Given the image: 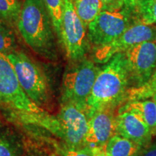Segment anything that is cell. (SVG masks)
Here are the masks:
<instances>
[{"mask_svg":"<svg viewBox=\"0 0 156 156\" xmlns=\"http://www.w3.org/2000/svg\"><path fill=\"white\" fill-rule=\"evenodd\" d=\"M16 28L25 44L37 55L50 62L57 61L60 45L42 0L23 2Z\"/></svg>","mask_w":156,"mask_h":156,"instance_id":"cell-1","label":"cell"},{"mask_svg":"<svg viewBox=\"0 0 156 156\" xmlns=\"http://www.w3.org/2000/svg\"><path fill=\"white\" fill-rule=\"evenodd\" d=\"M130 83L124 53L116 54L101 68L95 79L85 107L89 119L97 112L115 109L125 101Z\"/></svg>","mask_w":156,"mask_h":156,"instance_id":"cell-2","label":"cell"},{"mask_svg":"<svg viewBox=\"0 0 156 156\" xmlns=\"http://www.w3.org/2000/svg\"><path fill=\"white\" fill-rule=\"evenodd\" d=\"M0 107L9 116L24 121L34 116L47 115L25 94L15 69L7 55L0 53Z\"/></svg>","mask_w":156,"mask_h":156,"instance_id":"cell-3","label":"cell"},{"mask_svg":"<svg viewBox=\"0 0 156 156\" xmlns=\"http://www.w3.org/2000/svg\"><path fill=\"white\" fill-rule=\"evenodd\" d=\"M7 56L25 94L40 108L45 111L49 108L50 87L42 68L22 51L17 50Z\"/></svg>","mask_w":156,"mask_h":156,"instance_id":"cell-4","label":"cell"},{"mask_svg":"<svg viewBox=\"0 0 156 156\" xmlns=\"http://www.w3.org/2000/svg\"><path fill=\"white\" fill-rule=\"evenodd\" d=\"M101 69L87 57L69 62L62 79V103H71L85 108Z\"/></svg>","mask_w":156,"mask_h":156,"instance_id":"cell-5","label":"cell"},{"mask_svg":"<svg viewBox=\"0 0 156 156\" xmlns=\"http://www.w3.org/2000/svg\"><path fill=\"white\" fill-rule=\"evenodd\" d=\"M135 22L133 9L124 6L116 10H103L87 26V38L93 48L110 44Z\"/></svg>","mask_w":156,"mask_h":156,"instance_id":"cell-6","label":"cell"},{"mask_svg":"<svg viewBox=\"0 0 156 156\" xmlns=\"http://www.w3.org/2000/svg\"><path fill=\"white\" fill-rule=\"evenodd\" d=\"M62 47L69 62L85 58L90 48L87 28L76 13L72 0H64L62 20Z\"/></svg>","mask_w":156,"mask_h":156,"instance_id":"cell-7","label":"cell"},{"mask_svg":"<svg viewBox=\"0 0 156 156\" xmlns=\"http://www.w3.org/2000/svg\"><path fill=\"white\" fill-rule=\"evenodd\" d=\"M89 116L85 108L71 103H62L55 118L54 132L70 147L85 146Z\"/></svg>","mask_w":156,"mask_h":156,"instance_id":"cell-8","label":"cell"},{"mask_svg":"<svg viewBox=\"0 0 156 156\" xmlns=\"http://www.w3.org/2000/svg\"><path fill=\"white\" fill-rule=\"evenodd\" d=\"M153 41H156L155 25L135 21L114 41L93 48V60L98 64H106L116 54L124 53L140 43Z\"/></svg>","mask_w":156,"mask_h":156,"instance_id":"cell-9","label":"cell"},{"mask_svg":"<svg viewBox=\"0 0 156 156\" xmlns=\"http://www.w3.org/2000/svg\"><path fill=\"white\" fill-rule=\"evenodd\" d=\"M133 87L147 83L156 68V41L140 43L124 52Z\"/></svg>","mask_w":156,"mask_h":156,"instance_id":"cell-10","label":"cell"},{"mask_svg":"<svg viewBox=\"0 0 156 156\" xmlns=\"http://www.w3.org/2000/svg\"><path fill=\"white\" fill-rule=\"evenodd\" d=\"M116 134L132 140L142 147L150 144L151 129L136 112L120 110L116 116Z\"/></svg>","mask_w":156,"mask_h":156,"instance_id":"cell-11","label":"cell"},{"mask_svg":"<svg viewBox=\"0 0 156 156\" xmlns=\"http://www.w3.org/2000/svg\"><path fill=\"white\" fill-rule=\"evenodd\" d=\"M116 134V116L114 109H104L95 113L89 119L88 129L85 145L91 147L105 146Z\"/></svg>","mask_w":156,"mask_h":156,"instance_id":"cell-12","label":"cell"},{"mask_svg":"<svg viewBox=\"0 0 156 156\" xmlns=\"http://www.w3.org/2000/svg\"><path fill=\"white\" fill-rule=\"evenodd\" d=\"M105 148L109 156H136L142 147L136 142L116 134L108 140Z\"/></svg>","mask_w":156,"mask_h":156,"instance_id":"cell-13","label":"cell"},{"mask_svg":"<svg viewBox=\"0 0 156 156\" xmlns=\"http://www.w3.org/2000/svg\"><path fill=\"white\" fill-rule=\"evenodd\" d=\"M0 156H24L21 140L9 127L1 124Z\"/></svg>","mask_w":156,"mask_h":156,"instance_id":"cell-14","label":"cell"},{"mask_svg":"<svg viewBox=\"0 0 156 156\" xmlns=\"http://www.w3.org/2000/svg\"><path fill=\"white\" fill-rule=\"evenodd\" d=\"M120 110H129L136 112L143 119L152 130L156 124V101L152 100H140L126 102Z\"/></svg>","mask_w":156,"mask_h":156,"instance_id":"cell-15","label":"cell"},{"mask_svg":"<svg viewBox=\"0 0 156 156\" xmlns=\"http://www.w3.org/2000/svg\"><path fill=\"white\" fill-rule=\"evenodd\" d=\"M72 2L76 13L87 28L104 9L101 0H72Z\"/></svg>","mask_w":156,"mask_h":156,"instance_id":"cell-16","label":"cell"},{"mask_svg":"<svg viewBox=\"0 0 156 156\" xmlns=\"http://www.w3.org/2000/svg\"><path fill=\"white\" fill-rule=\"evenodd\" d=\"M22 6L20 0H0V20L16 28Z\"/></svg>","mask_w":156,"mask_h":156,"instance_id":"cell-17","label":"cell"},{"mask_svg":"<svg viewBox=\"0 0 156 156\" xmlns=\"http://www.w3.org/2000/svg\"><path fill=\"white\" fill-rule=\"evenodd\" d=\"M133 12L135 21L156 25V0H137Z\"/></svg>","mask_w":156,"mask_h":156,"instance_id":"cell-18","label":"cell"},{"mask_svg":"<svg viewBox=\"0 0 156 156\" xmlns=\"http://www.w3.org/2000/svg\"><path fill=\"white\" fill-rule=\"evenodd\" d=\"M156 94V69L147 83L140 87H132L128 90L126 101H133L153 98Z\"/></svg>","mask_w":156,"mask_h":156,"instance_id":"cell-19","label":"cell"},{"mask_svg":"<svg viewBox=\"0 0 156 156\" xmlns=\"http://www.w3.org/2000/svg\"><path fill=\"white\" fill-rule=\"evenodd\" d=\"M48 12L58 43L62 47V20L63 16L64 0H42Z\"/></svg>","mask_w":156,"mask_h":156,"instance_id":"cell-20","label":"cell"},{"mask_svg":"<svg viewBox=\"0 0 156 156\" xmlns=\"http://www.w3.org/2000/svg\"><path fill=\"white\" fill-rule=\"evenodd\" d=\"M17 41L15 28L0 20V53L8 55L17 51Z\"/></svg>","mask_w":156,"mask_h":156,"instance_id":"cell-21","label":"cell"},{"mask_svg":"<svg viewBox=\"0 0 156 156\" xmlns=\"http://www.w3.org/2000/svg\"><path fill=\"white\" fill-rule=\"evenodd\" d=\"M61 156H93V147L85 145L80 147H65L61 151Z\"/></svg>","mask_w":156,"mask_h":156,"instance_id":"cell-22","label":"cell"},{"mask_svg":"<svg viewBox=\"0 0 156 156\" xmlns=\"http://www.w3.org/2000/svg\"><path fill=\"white\" fill-rule=\"evenodd\" d=\"M103 4V10H116L124 6L123 0H101Z\"/></svg>","mask_w":156,"mask_h":156,"instance_id":"cell-23","label":"cell"},{"mask_svg":"<svg viewBox=\"0 0 156 156\" xmlns=\"http://www.w3.org/2000/svg\"><path fill=\"white\" fill-rule=\"evenodd\" d=\"M137 156H156V142L142 147Z\"/></svg>","mask_w":156,"mask_h":156,"instance_id":"cell-24","label":"cell"},{"mask_svg":"<svg viewBox=\"0 0 156 156\" xmlns=\"http://www.w3.org/2000/svg\"><path fill=\"white\" fill-rule=\"evenodd\" d=\"M93 156H109L106 151L105 146L93 147Z\"/></svg>","mask_w":156,"mask_h":156,"instance_id":"cell-25","label":"cell"},{"mask_svg":"<svg viewBox=\"0 0 156 156\" xmlns=\"http://www.w3.org/2000/svg\"><path fill=\"white\" fill-rule=\"evenodd\" d=\"M123 2H124V6L129 7V8L133 9L134 7H135L137 0H123Z\"/></svg>","mask_w":156,"mask_h":156,"instance_id":"cell-26","label":"cell"},{"mask_svg":"<svg viewBox=\"0 0 156 156\" xmlns=\"http://www.w3.org/2000/svg\"><path fill=\"white\" fill-rule=\"evenodd\" d=\"M152 98L154 99L156 101V94L154 95V96ZM151 134L152 135H154V136H156V124H155V126H154V128L153 129L151 130Z\"/></svg>","mask_w":156,"mask_h":156,"instance_id":"cell-27","label":"cell"},{"mask_svg":"<svg viewBox=\"0 0 156 156\" xmlns=\"http://www.w3.org/2000/svg\"><path fill=\"white\" fill-rule=\"evenodd\" d=\"M136 156H137V155H136Z\"/></svg>","mask_w":156,"mask_h":156,"instance_id":"cell-28","label":"cell"}]
</instances>
